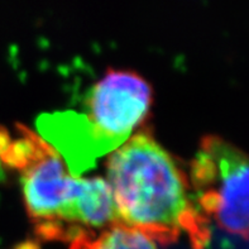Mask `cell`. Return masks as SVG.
<instances>
[{
	"mask_svg": "<svg viewBox=\"0 0 249 249\" xmlns=\"http://www.w3.org/2000/svg\"><path fill=\"white\" fill-rule=\"evenodd\" d=\"M0 162L19 174L25 210L42 240L73 242L122 224L107 180L72 175L53 145L25 125H0Z\"/></svg>",
	"mask_w": 249,
	"mask_h": 249,
	"instance_id": "6da1fadb",
	"label": "cell"
},
{
	"mask_svg": "<svg viewBox=\"0 0 249 249\" xmlns=\"http://www.w3.org/2000/svg\"><path fill=\"white\" fill-rule=\"evenodd\" d=\"M107 182L120 223L163 246L186 238L193 249L212 239L189 176L149 132L141 130L111 153Z\"/></svg>",
	"mask_w": 249,
	"mask_h": 249,
	"instance_id": "7a4b0ae2",
	"label": "cell"
},
{
	"mask_svg": "<svg viewBox=\"0 0 249 249\" xmlns=\"http://www.w3.org/2000/svg\"><path fill=\"white\" fill-rule=\"evenodd\" d=\"M152 100V88L142 76L128 70H109L90 89L85 114L43 115L38 128L50 144L56 145L71 172L79 175L132 137L148 115Z\"/></svg>",
	"mask_w": 249,
	"mask_h": 249,
	"instance_id": "3957f363",
	"label": "cell"
},
{
	"mask_svg": "<svg viewBox=\"0 0 249 249\" xmlns=\"http://www.w3.org/2000/svg\"><path fill=\"white\" fill-rule=\"evenodd\" d=\"M196 205L221 231L249 240V155L218 136H205L190 167Z\"/></svg>",
	"mask_w": 249,
	"mask_h": 249,
	"instance_id": "277c9868",
	"label": "cell"
},
{
	"mask_svg": "<svg viewBox=\"0 0 249 249\" xmlns=\"http://www.w3.org/2000/svg\"><path fill=\"white\" fill-rule=\"evenodd\" d=\"M70 249H157V246L141 231L118 224L99 233L81 235L71 242Z\"/></svg>",
	"mask_w": 249,
	"mask_h": 249,
	"instance_id": "5b68a950",
	"label": "cell"
}]
</instances>
